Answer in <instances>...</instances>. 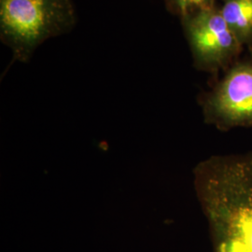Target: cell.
I'll list each match as a JSON object with an SVG mask.
<instances>
[{"label":"cell","instance_id":"obj_1","mask_svg":"<svg viewBox=\"0 0 252 252\" xmlns=\"http://www.w3.org/2000/svg\"><path fill=\"white\" fill-rule=\"evenodd\" d=\"M193 175L214 252H252V153L210 157Z\"/></svg>","mask_w":252,"mask_h":252},{"label":"cell","instance_id":"obj_2","mask_svg":"<svg viewBox=\"0 0 252 252\" xmlns=\"http://www.w3.org/2000/svg\"><path fill=\"white\" fill-rule=\"evenodd\" d=\"M76 23L72 0H0V36L13 59L27 62L45 40Z\"/></svg>","mask_w":252,"mask_h":252},{"label":"cell","instance_id":"obj_3","mask_svg":"<svg viewBox=\"0 0 252 252\" xmlns=\"http://www.w3.org/2000/svg\"><path fill=\"white\" fill-rule=\"evenodd\" d=\"M195 67L211 74L231 66L243 51L215 6L181 19Z\"/></svg>","mask_w":252,"mask_h":252},{"label":"cell","instance_id":"obj_4","mask_svg":"<svg viewBox=\"0 0 252 252\" xmlns=\"http://www.w3.org/2000/svg\"><path fill=\"white\" fill-rule=\"evenodd\" d=\"M205 121L220 130L252 126V56L237 60L202 100Z\"/></svg>","mask_w":252,"mask_h":252},{"label":"cell","instance_id":"obj_5","mask_svg":"<svg viewBox=\"0 0 252 252\" xmlns=\"http://www.w3.org/2000/svg\"><path fill=\"white\" fill-rule=\"evenodd\" d=\"M219 8L230 30L252 52V0H221Z\"/></svg>","mask_w":252,"mask_h":252},{"label":"cell","instance_id":"obj_6","mask_svg":"<svg viewBox=\"0 0 252 252\" xmlns=\"http://www.w3.org/2000/svg\"><path fill=\"white\" fill-rule=\"evenodd\" d=\"M217 0H165L166 7L174 14L183 19L190 14L216 6Z\"/></svg>","mask_w":252,"mask_h":252}]
</instances>
